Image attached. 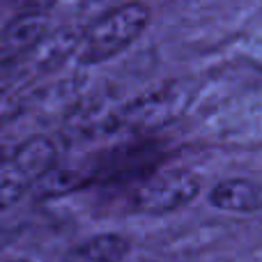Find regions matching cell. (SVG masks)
<instances>
[{"label": "cell", "instance_id": "1", "mask_svg": "<svg viewBox=\"0 0 262 262\" xmlns=\"http://www.w3.org/2000/svg\"><path fill=\"white\" fill-rule=\"evenodd\" d=\"M149 23V9L143 3H127L101 16L78 44V62L99 64L124 51Z\"/></svg>", "mask_w": 262, "mask_h": 262}, {"label": "cell", "instance_id": "2", "mask_svg": "<svg viewBox=\"0 0 262 262\" xmlns=\"http://www.w3.org/2000/svg\"><path fill=\"white\" fill-rule=\"evenodd\" d=\"M193 92L184 85H170L161 90H152L147 95H140L138 99L120 106L108 120H106V131H131V134H152L170 122H175L184 113Z\"/></svg>", "mask_w": 262, "mask_h": 262}, {"label": "cell", "instance_id": "3", "mask_svg": "<svg viewBox=\"0 0 262 262\" xmlns=\"http://www.w3.org/2000/svg\"><path fill=\"white\" fill-rule=\"evenodd\" d=\"M200 193V177L189 170L154 172L129 191L127 207L136 214H170Z\"/></svg>", "mask_w": 262, "mask_h": 262}, {"label": "cell", "instance_id": "4", "mask_svg": "<svg viewBox=\"0 0 262 262\" xmlns=\"http://www.w3.org/2000/svg\"><path fill=\"white\" fill-rule=\"evenodd\" d=\"M159 163V145L157 143H131L106 152L97 161V168L88 172L92 182H118L136 175H149Z\"/></svg>", "mask_w": 262, "mask_h": 262}, {"label": "cell", "instance_id": "5", "mask_svg": "<svg viewBox=\"0 0 262 262\" xmlns=\"http://www.w3.org/2000/svg\"><path fill=\"white\" fill-rule=\"evenodd\" d=\"M49 30L44 12H23L0 28V60L23 55L30 51Z\"/></svg>", "mask_w": 262, "mask_h": 262}, {"label": "cell", "instance_id": "6", "mask_svg": "<svg viewBox=\"0 0 262 262\" xmlns=\"http://www.w3.org/2000/svg\"><path fill=\"white\" fill-rule=\"evenodd\" d=\"M81 32L72 30V28H64V30H58L53 35H44L30 51H26V60L30 64L32 74H44L51 72V69L60 67L74 51L81 44Z\"/></svg>", "mask_w": 262, "mask_h": 262}, {"label": "cell", "instance_id": "7", "mask_svg": "<svg viewBox=\"0 0 262 262\" xmlns=\"http://www.w3.org/2000/svg\"><path fill=\"white\" fill-rule=\"evenodd\" d=\"M209 203L223 212L253 214L262 209V184L244 177L223 180L209 193Z\"/></svg>", "mask_w": 262, "mask_h": 262}, {"label": "cell", "instance_id": "8", "mask_svg": "<svg viewBox=\"0 0 262 262\" xmlns=\"http://www.w3.org/2000/svg\"><path fill=\"white\" fill-rule=\"evenodd\" d=\"M55 154L58 152H55L53 140L37 136V138H30L26 143H18V147L14 149L12 159L7 163L32 184L41 172L55 166Z\"/></svg>", "mask_w": 262, "mask_h": 262}, {"label": "cell", "instance_id": "9", "mask_svg": "<svg viewBox=\"0 0 262 262\" xmlns=\"http://www.w3.org/2000/svg\"><path fill=\"white\" fill-rule=\"evenodd\" d=\"M129 253V239L118 232H104L76 244L62 262H120Z\"/></svg>", "mask_w": 262, "mask_h": 262}, {"label": "cell", "instance_id": "10", "mask_svg": "<svg viewBox=\"0 0 262 262\" xmlns=\"http://www.w3.org/2000/svg\"><path fill=\"white\" fill-rule=\"evenodd\" d=\"M90 184V177L83 170H74V168H55L51 166L49 170H44L35 182L30 184L32 193L37 200H51L60 198V195L81 191L83 186Z\"/></svg>", "mask_w": 262, "mask_h": 262}, {"label": "cell", "instance_id": "11", "mask_svg": "<svg viewBox=\"0 0 262 262\" xmlns=\"http://www.w3.org/2000/svg\"><path fill=\"white\" fill-rule=\"evenodd\" d=\"M28 189H30V182L21 172L14 170L9 163H5L0 168V214L12 209L26 195Z\"/></svg>", "mask_w": 262, "mask_h": 262}, {"label": "cell", "instance_id": "12", "mask_svg": "<svg viewBox=\"0 0 262 262\" xmlns=\"http://www.w3.org/2000/svg\"><path fill=\"white\" fill-rule=\"evenodd\" d=\"M28 76H32V72H30V64H28L26 55H14V58L0 60V104Z\"/></svg>", "mask_w": 262, "mask_h": 262}, {"label": "cell", "instance_id": "13", "mask_svg": "<svg viewBox=\"0 0 262 262\" xmlns=\"http://www.w3.org/2000/svg\"><path fill=\"white\" fill-rule=\"evenodd\" d=\"M16 147H18V140L14 138V136H3L0 134V168L12 159V154H14V149Z\"/></svg>", "mask_w": 262, "mask_h": 262}, {"label": "cell", "instance_id": "14", "mask_svg": "<svg viewBox=\"0 0 262 262\" xmlns=\"http://www.w3.org/2000/svg\"><path fill=\"white\" fill-rule=\"evenodd\" d=\"M23 7L30 9V12H46V9L55 7L60 0H21Z\"/></svg>", "mask_w": 262, "mask_h": 262}]
</instances>
